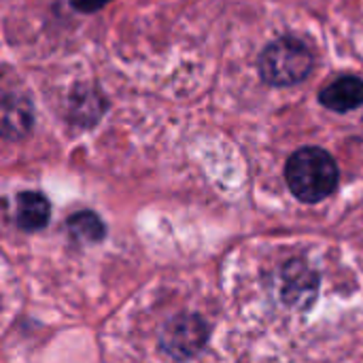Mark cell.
Masks as SVG:
<instances>
[{
  "mask_svg": "<svg viewBox=\"0 0 363 363\" xmlns=\"http://www.w3.org/2000/svg\"><path fill=\"white\" fill-rule=\"evenodd\" d=\"M208 340V325L200 315L183 313L172 317L162 334L160 349L174 362H187L196 357Z\"/></svg>",
  "mask_w": 363,
  "mask_h": 363,
  "instance_id": "3",
  "label": "cell"
},
{
  "mask_svg": "<svg viewBox=\"0 0 363 363\" xmlns=\"http://www.w3.org/2000/svg\"><path fill=\"white\" fill-rule=\"evenodd\" d=\"M106 2H111V0H72V4H74L79 11H85V13L98 11V9L104 6Z\"/></svg>",
  "mask_w": 363,
  "mask_h": 363,
  "instance_id": "8",
  "label": "cell"
},
{
  "mask_svg": "<svg viewBox=\"0 0 363 363\" xmlns=\"http://www.w3.org/2000/svg\"><path fill=\"white\" fill-rule=\"evenodd\" d=\"M51 219V204L38 191H21L15 198V223L23 232H38Z\"/></svg>",
  "mask_w": 363,
  "mask_h": 363,
  "instance_id": "5",
  "label": "cell"
},
{
  "mask_svg": "<svg viewBox=\"0 0 363 363\" xmlns=\"http://www.w3.org/2000/svg\"><path fill=\"white\" fill-rule=\"evenodd\" d=\"M285 179L300 202L317 204L336 191L338 166L328 151L319 147H304L287 160Z\"/></svg>",
  "mask_w": 363,
  "mask_h": 363,
  "instance_id": "1",
  "label": "cell"
},
{
  "mask_svg": "<svg viewBox=\"0 0 363 363\" xmlns=\"http://www.w3.org/2000/svg\"><path fill=\"white\" fill-rule=\"evenodd\" d=\"M319 294V277L304 259H291L283 268L281 296L291 308L308 311Z\"/></svg>",
  "mask_w": 363,
  "mask_h": 363,
  "instance_id": "4",
  "label": "cell"
},
{
  "mask_svg": "<svg viewBox=\"0 0 363 363\" xmlns=\"http://www.w3.org/2000/svg\"><path fill=\"white\" fill-rule=\"evenodd\" d=\"M66 228L77 240H85V242H100L106 236V228L102 219L91 211H79L70 215L66 221Z\"/></svg>",
  "mask_w": 363,
  "mask_h": 363,
  "instance_id": "7",
  "label": "cell"
},
{
  "mask_svg": "<svg viewBox=\"0 0 363 363\" xmlns=\"http://www.w3.org/2000/svg\"><path fill=\"white\" fill-rule=\"evenodd\" d=\"M311 70L313 55L308 47L294 36L274 40L259 57V74L270 85H296L304 81Z\"/></svg>",
  "mask_w": 363,
  "mask_h": 363,
  "instance_id": "2",
  "label": "cell"
},
{
  "mask_svg": "<svg viewBox=\"0 0 363 363\" xmlns=\"http://www.w3.org/2000/svg\"><path fill=\"white\" fill-rule=\"evenodd\" d=\"M319 100L323 106L336 113H347L363 104V81L357 77H342L330 83L321 94Z\"/></svg>",
  "mask_w": 363,
  "mask_h": 363,
  "instance_id": "6",
  "label": "cell"
}]
</instances>
